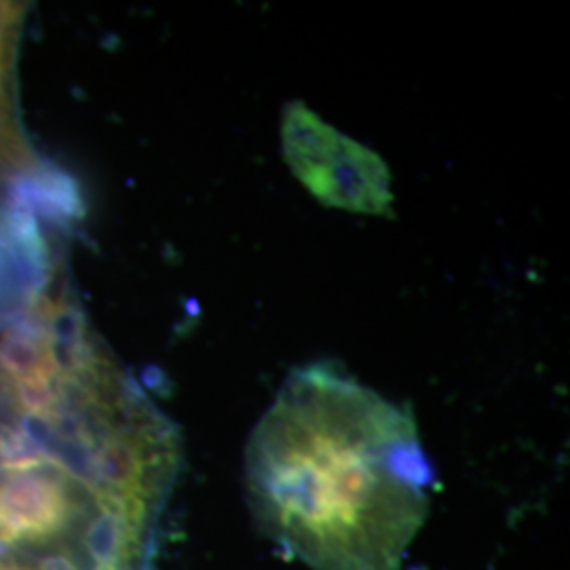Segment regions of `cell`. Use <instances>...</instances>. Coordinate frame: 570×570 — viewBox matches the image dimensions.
Segmentation results:
<instances>
[{"instance_id": "4", "label": "cell", "mask_w": 570, "mask_h": 570, "mask_svg": "<svg viewBox=\"0 0 570 570\" xmlns=\"http://www.w3.org/2000/svg\"><path fill=\"white\" fill-rule=\"evenodd\" d=\"M16 204L28 207L32 214L41 212L47 218L60 223L77 220L85 212L77 184L58 169H45L21 180L16 190Z\"/></svg>"}, {"instance_id": "6", "label": "cell", "mask_w": 570, "mask_h": 570, "mask_svg": "<svg viewBox=\"0 0 570 570\" xmlns=\"http://www.w3.org/2000/svg\"><path fill=\"white\" fill-rule=\"evenodd\" d=\"M21 9L13 2H0V70H4L7 53L18 30Z\"/></svg>"}, {"instance_id": "7", "label": "cell", "mask_w": 570, "mask_h": 570, "mask_svg": "<svg viewBox=\"0 0 570 570\" xmlns=\"http://www.w3.org/2000/svg\"><path fill=\"white\" fill-rule=\"evenodd\" d=\"M4 70H0V144H9V146H16L13 140L7 138V131L11 129V125L7 122V115H9V108H7V96H4Z\"/></svg>"}, {"instance_id": "8", "label": "cell", "mask_w": 570, "mask_h": 570, "mask_svg": "<svg viewBox=\"0 0 570 570\" xmlns=\"http://www.w3.org/2000/svg\"><path fill=\"white\" fill-rule=\"evenodd\" d=\"M0 570H11V569H2V567H0Z\"/></svg>"}, {"instance_id": "1", "label": "cell", "mask_w": 570, "mask_h": 570, "mask_svg": "<svg viewBox=\"0 0 570 570\" xmlns=\"http://www.w3.org/2000/svg\"><path fill=\"white\" fill-rule=\"evenodd\" d=\"M252 515L311 570H397L428 520L414 419L334 367L294 370L245 446Z\"/></svg>"}, {"instance_id": "5", "label": "cell", "mask_w": 570, "mask_h": 570, "mask_svg": "<svg viewBox=\"0 0 570 570\" xmlns=\"http://www.w3.org/2000/svg\"><path fill=\"white\" fill-rule=\"evenodd\" d=\"M13 245V244H11ZM13 254V252H11ZM11 254H4V245L0 244V324L11 315V311L20 305V294L23 292H35L37 285L32 282L21 279L23 273H9L2 263Z\"/></svg>"}, {"instance_id": "2", "label": "cell", "mask_w": 570, "mask_h": 570, "mask_svg": "<svg viewBox=\"0 0 570 570\" xmlns=\"http://www.w3.org/2000/svg\"><path fill=\"white\" fill-rule=\"evenodd\" d=\"M285 164L327 207L391 216V174L383 159L322 121L305 104L289 102L282 117Z\"/></svg>"}, {"instance_id": "3", "label": "cell", "mask_w": 570, "mask_h": 570, "mask_svg": "<svg viewBox=\"0 0 570 570\" xmlns=\"http://www.w3.org/2000/svg\"><path fill=\"white\" fill-rule=\"evenodd\" d=\"M53 465L11 469L0 478V546L42 543L61 534L79 510Z\"/></svg>"}]
</instances>
